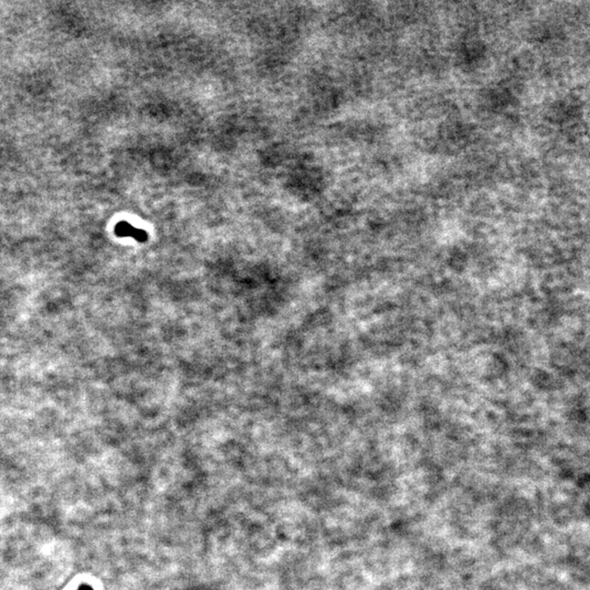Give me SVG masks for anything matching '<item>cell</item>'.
<instances>
[{"label":"cell","mask_w":590,"mask_h":590,"mask_svg":"<svg viewBox=\"0 0 590 590\" xmlns=\"http://www.w3.org/2000/svg\"><path fill=\"white\" fill-rule=\"evenodd\" d=\"M115 233L119 237H130L137 242L143 243L148 240V234L146 231L134 228L128 222H119L115 226Z\"/></svg>","instance_id":"6da1fadb"},{"label":"cell","mask_w":590,"mask_h":590,"mask_svg":"<svg viewBox=\"0 0 590 590\" xmlns=\"http://www.w3.org/2000/svg\"><path fill=\"white\" fill-rule=\"evenodd\" d=\"M81 590H91L89 587H83Z\"/></svg>","instance_id":"7a4b0ae2"}]
</instances>
